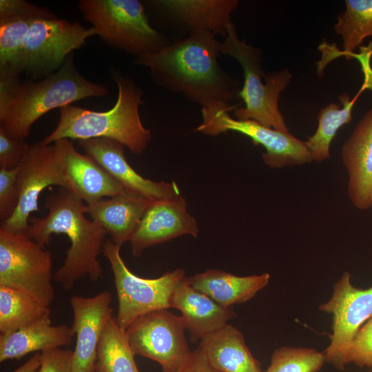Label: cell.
Returning <instances> with one entry per match:
<instances>
[{
  "label": "cell",
  "instance_id": "obj_3",
  "mask_svg": "<svg viewBox=\"0 0 372 372\" xmlns=\"http://www.w3.org/2000/svg\"><path fill=\"white\" fill-rule=\"evenodd\" d=\"M73 57L74 52L57 71L39 81L0 78V126L9 135L25 140L34 123L49 111L108 94L105 85L80 74Z\"/></svg>",
  "mask_w": 372,
  "mask_h": 372
},
{
  "label": "cell",
  "instance_id": "obj_25",
  "mask_svg": "<svg viewBox=\"0 0 372 372\" xmlns=\"http://www.w3.org/2000/svg\"><path fill=\"white\" fill-rule=\"evenodd\" d=\"M74 335L72 327L52 325V322H41L1 334L0 362L20 359L30 353L69 345Z\"/></svg>",
  "mask_w": 372,
  "mask_h": 372
},
{
  "label": "cell",
  "instance_id": "obj_26",
  "mask_svg": "<svg viewBox=\"0 0 372 372\" xmlns=\"http://www.w3.org/2000/svg\"><path fill=\"white\" fill-rule=\"evenodd\" d=\"M50 306L17 289L0 285V332L6 334L41 322H52Z\"/></svg>",
  "mask_w": 372,
  "mask_h": 372
},
{
  "label": "cell",
  "instance_id": "obj_21",
  "mask_svg": "<svg viewBox=\"0 0 372 372\" xmlns=\"http://www.w3.org/2000/svg\"><path fill=\"white\" fill-rule=\"evenodd\" d=\"M171 305L180 311L192 342L200 340L236 318L233 307H224L194 289L187 276L175 288Z\"/></svg>",
  "mask_w": 372,
  "mask_h": 372
},
{
  "label": "cell",
  "instance_id": "obj_13",
  "mask_svg": "<svg viewBox=\"0 0 372 372\" xmlns=\"http://www.w3.org/2000/svg\"><path fill=\"white\" fill-rule=\"evenodd\" d=\"M346 271L334 284L331 298L319 309L333 316L331 342L324 354L325 361L340 369L342 351L360 327L372 318V285L364 289L351 283Z\"/></svg>",
  "mask_w": 372,
  "mask_h": 372
},
{
  "label": "cell",
  "instance_id": "obj_17",
  "mask_svg": "<svg viewBox=\"0 0 372 372\" xmlns=\"http://www.w3.org/2000/svg\"><path fill=\"white\" fill-rule=\"evenodd\" d=\"M146 3L167 22L185 31L225 37L237 0H152Z\"/></svg>",
  "mask_w": 372,
  "mask_h": 372
},
{
  "label": "cell",
  "instance_id": "obj_23",
  "mask_svg": "<svg viewBox=\"0 0 372 372\" xmlns=\"http://www.w3.org/2000/svg\"><path fill=\"white\" fill-rule=\"evenodd\" d=\"M198 347L209 364L218 372H263L242 332L228 323L203 338Z\"/></svg>",
  "mask_w": 372,
  "mask_h": 372
},
{
  "label": "cell",
  "instance_id": "obj_15",
  "mask_svg": "<svg viewBox=\"0 0 372 372\" xmlns=\"http://www.w3.org/2000/svg\"><path fill=\"white\" fill-rule=\"evenodd\" d=\"M112 294L103 291L90 297L73 296L70 303L73 313L72 330L76 336L72 372H95L98 346L103 330L113 316Z\"/></svg>",
  "mask_w": 372,
  "mask_h": 372
},
{
  "label": "cell",
  "instance_id": "obj_9",
  "mask_svg": "<svg viewBox=\"0 0 372 372\" xmlns=\"http://www.w3.org/2000/svg\"><path fill=\"white\" fill-rule=\"evenodd\" d=\"M93 27L57 17L37 19L32 23L22 49L21 68L32 80L43 79L57 71L74 50L81 48L90 37Z\"/></svg>",
  "mask_w": 372,
  "mask_h": 372
},
{
  "label": "cell",
  "instance_id": "obj_33",
  "mask_svg": "<svg viewBox=\"0 0 372 372\" xmlns=\"http://www.w3.org/2000/svg\"><path fill=\"white\" fill-rule=\"evenodd\" d=\"M30 145L25 140L14 138L0 126V167L11 169L25 158Z\"/></svg>",
  "mask_w": 372,
  "mask_h": 372
},
{
  "label": "cell",
  "instance_id": "obj_36",
  "mask_svg": "<svg viewBox=\"0 0 372 372\" xmlns=\"http://www.w3.org/2000/svg\"><path fill=\"white\" fill-rule=\"evenodd\" d=\"M361 53L360 54H352L361 63L364 72V81L367 85L368 89L372 91V69L370 65V59L372 54V41L368 46H360Z\"/></svg>",
  "mask_w": 372,
  "mask_h": 372
},
{
  "label": "cell",
  "instance_id": "obj_20",
  "mask_svg": "<svg viewBox=\"0 0 372 372\" xmlns=\"http://www.w3.org/2000/svg\"><path fill=\"white\" fill-rule=\"evenodd\" d=\"M349 174L348 195L358 209L372 207V108L359 121L342 147Z\"/></svg>",
  "mask_w": 372,
  "mask_h": 372
},
{
  "label": "cell",
  "instance_id": "obj_14",
  "mask_svg": "<svg viewBox=\"0 0 372 372\" xmlns=\"http://www.w3.org/2000/svg\"><path fill=\"white\" fill-rule=\"evenodd\" d=\"M78 143L86 154L98 163L127 192L152 201L182 196L174 181H154L137 173L127 162L122 143L107 138L80 140Z\"/></svg>",
  "mask_w": 372,
  "mask_h": 372
},
{
  "label": "cell",
  "instance_id": "obj_5",
  "mask_svg": "<svg viewBox=\"0 0 372 372\" xmlns=\"http://www.w3.org/2000/svg\"><path fill=\"white\" fill-rule=\"evenodd\" d=\"M220 51L221 54L236 59L243 70L244 83L239 96L245 106L235 107V118L238 120H254L266 127L288 132L278 109V100L280 93L292 79L289 70L285 68L265 74L260 49L240 40L233 22L220 42Z\"/></svg>",
  "mask_w": 372,
  "mask_h": 372
},
{
  "label": "cell",
  "instance_id": "obj_2",
  "mask_svg": "<svg viewBox=\"0 0 372 372\" xmlns=\"http://www.w3.org/2000/svg\"><path fill=\"white\" fill-rule=\"evenodd\" d=\"M48 214L43 218L30 219L23 233L45 247L54 234H65L71 245L64 262L54 273L56 282L65 291L72 289L81 279L87 277L92 282L103 278V270L98 260L103 252L107 234L96 222L86 218V205L67 189L60 187L45 198Z\"/></svg>",
  "mask_w": 372,
  "mask_h": 372
},
{
  "label": "cell",
  "instance_id": "obj_32",
  "mask_svg": "<svg viewBox=\"0 0 372 372\" xmlns=\"http://www.w3.org/2000/svg\"><path fill=\"white\" fill-rule=\"evenodd\" d=\"M20 165L11 169L0 167L1 223L10 218L17 207L19 192L17 179L20 169Z\"/></svg>",
  "mask_w": 372,
  "mask_h": 372
},
{
  "label": "cell",
  "instance_id": "obj_12",
  "mask_svg": "<svg viewBox=\"0 0 372 372\" xmlns=\"http://www.w3.org/2000/svg\"><path fill=\"white\" fill-rule=\"evenodd\" d=\"M19 201L12 216L1 223V228L14 233H24L29 226L31 213L38 211L39 197L49 186L67 189L61 158L54 143L41 141L30 145L20 165L17 179Z\"/></svg>",
  "mask_w": 372,
  "mask_h": 372
},
{
  "label": "cell",
  "instance_id": "obj_8",
  "mask_svg": "<svg viewBox=\"0 0 372 372\" xmlns=\"http://www.w3.org/2000/svg\"><path fill=\"white\" fill-rule=\"evenodd\" d=\"M52 258L45 247L23 233L0 227V285L50 306L54 299Z\"/></svg>",
  "mask_w": 372,
  "mask_h": 372
},
{
  "label": "cell",
  "instance_id": "obj_16",
  "mask_svg": "<svg viewBox=\"0 0 372 372\" xmlns=\"http://www.w3.org/2000/svg\"><path fill=\"white\" fill-rule=\"evenodd\" d=\"M198 233L197 222L188 212L187 203L183 196L152 201L130 241L132 253L138 257L150 247L183 235L197 237Z\"/></svg>",
  "mask_w": 372,
  "mask_h": 372
},
{
  "label": "cell",
  "instance_id": "obj_37",
  "mask_svg": "<svg viewBox=\"0 0 372 372\" xmlns=\"http://www.w3.org/2000/svg\"><path fill=\"white\" fill-rule=\"evenodd\" d=\"M41 353H36L31 358L12 372H38L41 365Z\"/></svg>",
  "mask_w": 372,
  "mask_h": 372
},
{
  "label": "cell",
  "instance_id": "obj_30",
  "mask_svg": "<svg viewBox=\"0 0 372 372\" xmlns=\"http://www.w3.org/2000/svg\"><path fill=\"white\" fill-rule=\"evenodd\" d=\"M324 362V353L314 349L282 347L273 352L270 365L263 372H318Z\"/></svg>",
  "mask_w": 372,
  "mask_h": 372
},
{
  "label": "cell",
  "instance_id": "obj_24",
  "mask_svg": "<svg viewBox=\"0 0 372 372\" xmlns=\"http://www.w3.org/2000/svg\"><path fill=\"white\" fill-rule=\"evenodd\" d=\"M187 278L191 286L220 305L232 307L251 299L265 287L270 274L239 276L220 269H207Z\"/></svg>",
  "mask_w": 372,
  "mask_h": 372
},
{
  "label": "cell",
  "instance_id": "obj_22",
  "mask_svg": "<svg viewBox=\"0 0 372 372\" xmlns=\"http://www.w3.org/2000/svg\"><path fill=\"white\" fill-rule=\"evenodd\" d=\"M152 200L130 192L85 204L91 220L101 225L121 247L132 235Z\"/></svg>",
  "mask_w": 372,
  "mask_h": 372
},
{
  "label": "cell",
  "instance_id": "obj_10",
  "mask_svg": "<svg viewBox=\"0 0 372 372\" xmlns=\"http://www.w3.org/2000/svg\"><path fill=\"white\" fill-rule=\"evenodd\" d=\"M223 108H202V123L194 130L209 136L229 131L240 132L250 138L256 145L265 149L262 158L271 168H282L310 163L311 155L304 141L289 132L266 127L254 120H238Z\"/></svg>",
  "mask_w": 372,
  "mask_h": 372
},
{
  "label": "cell",
  "instance_id": "obj_4",
  "mask_svg": "<svg viewBox=\"0 0 372 372\" xmlns=\"http://www.w3.org/2000/svg\"><path fill=\"white\" fill-rule=\"evenodd\" d=\"M112 75L118 87L115 105L109 110L98 112L73 105L60 108V118L54 131L41 141L50 145L67 138L85 140L107 138L122 143L132 153L141 154L151 138L150 130L141 121L139 107L143 91L128 76L115 70Z\"/></svg>",
  "mask_w": 372,
  "mask_h": 372
},
{
  "label": "cell",
  "instance_id": "obj_31",
  "mask_svg": "<svg viewBox=\"0 0 372 372\" xmlns=\"http://www.w3.org/2000/svg\"><path fill=\"white\" fill-rule=\"evenodd\" d=\"M349 363L360 367L372 366V318L360 327L342 351L339 370H344Z\"/></svg>",
  "mask_w": 372,
  "mask_h": 372
},
{
  "label": "cell",
  "instance_id": "obj_18",
  "mask_svg": "<svg viewBox=\"0 0 372 372\" xmlns=\"http://www.w3.org/2000/svg\"><path fill=\"white\" fill-rule=\"evenodd\" d=\"M54 143L59 153L67 190L86 204L126 192L98 163L80 154L72 140L63 138Z\"/></svg>",
  "mask_w": 372,
  "mask_h": 372
},
{
  "label": "cell",
  "instance_id": "obj_35",
  "mask_svg": "<svg viewBox=\"0 0 372 372\" xmlns=\"http://www.w3.org/2000/svg\"><path fill=\"white\" fill-rule=\"evenodd\" d=\"M164 372H218L209 363L202 349L198 347L177 369Z\"/></svg>",
  "mask_w": 372,
  "mask_h": 372
},
{
  "label": "cell",
  "instance_id": "obj_11",
  "mask_svg": "<svg viewBox=\"0 0 372 372\" xmlns=\"http://www.w3.org/2000/svg\"><path fill=\"white\" fill-rule=\"evenodd\" d=\"M185 329L180 316L163 309L139 316L125 331L133 353L157 362L164 372L177 369L191 354Z\"/></svg>",
  "mask_w": 372,
  "mask_h": 372
},
{
  "label": "cell",
  "instance_id": "obj_34",
  "mask_svg": "<svg viewBox=\"0 0 372 372\" xmlns=\"http://www.w3.org/2000/svg\"><path fill=\"white\" fill-rule=\"evenodd\" d=\"M73 351L61 348L41 353V365L38 372H72Z\"/></svg>",
  "mask_w": 372,
  "mask_h": 372
},
{
  "label": "cell",
  "instance_id": "obj_1",
  "mask_svg": "<svg viewBox=\"0 0 372 372\" xmlns=\"http://www.w3.org/2000/svg\"><path fill=\"white\" fill-rule=\"evenodd\" d=\"M220 42L209 32L197 31L169 43L158 51L136 58L147 67L153 80L164 89L182 94L202 108L229 111L240 99V82L220 65Z\"/></svg>",
  "mask_w": 372,
  "mask_h": 372
},
{
  "label": "cell",
  "instance_id": "obj_29",
  "mask_svg": "<svg viewBox=\"0 0 372 372\" xmlns=\"http://www.w3.org/2000/svg\"><path fill=\"white\" fill-rule=\"evenodd\" d=\"M334 30L342 37L343 54L349 59L364 39L372 37V0H346Z\"/></svg>",
  "mask_w": 372,
  "mask_h": 372
},
{
  "label": "cell",
  "instance_id": "obj_28",
  "mask_svg": "<svg viewBox=\"0 0 372 372\" xmlns=\"http://www.w3.org/2000/svg\"><path fill=\"white\" fill-rule=\"evenodd\" d=\"M135 354L127 340L126 331L113 316L107 322L98 346L95 371L139 372Z\"/></svg>",
  "mask_w": 372,
  "mask_h": 372
},
{
  "label": "cell",
  "instance_id": "obj_7",
  "mask_svg": "<svg viewBox=\"0 0 372 372\" xmlns=\"http://www.w3.org/2000/svg\"><path fill=\"white\" fill-rule=\"evenodd\" d=\"M120 249V247L108 238L104 242L103 253L114 275L118 299L116 320L118 325L126 330L143 314L172 308L173 292L186 276L184 269H176L156 278L139 277L127 268Z\"/></svg>",
  "mask_w": 372,
  "mask_h": 372
},
{
  "label": "cell",
  "instance_id": "obj_27",
  "mask_svg": "<svg viewBox=\"0 0 372 372\" xmlns=\"http://www.w3.org/2000/svg\"><path fill=\"white\" fill-rule=\"evenodd\" d=\"M366 89H368V87L363 82L352 99L347 93L340 95L339 100L342 105V108L340 105L331 103L320 110L315 133L304 141L313 161L320 163L330 158V145L333 138L341 127L351 122L353 107L361 93Z\"/></svg>",
  "mask_w": 372,
  "mask_h": 372
},
{
  "label": "cell",
  "instance_id": "obj_6",
  "mask_svg": "<svg viewBox=\"0 0 372 372\" xmlns=\"http://www.w3.org/2000/svg\"><path fill=\"white\" fill-rule=\"evenodd\" d=\"M78 6L103 42L136 58L154 53L169 43L150 25L140 1L81 0Z\"/></svg>",
  "mask_w": 372,
  "mask_h": 372
},
{
  "label": "cell",
  "instance_id": "obj_38",
  "mask_svg": "<svg viewBox=\"0 0 372 372\" xmlns=\"http://www.w3.org/2000/svg\"><path fill=\"white\" fill-rule=\"evenodd\" d=\"M95 372H99V371H95Z\"/></svg>",
  "mask_w": 372,
  "mask_h": 372
},
{
  "label": "cell",
  "instance_id": "obj_19",
  "mask_svg": "<svg viewBox=\"0 0 372 372\" xmlns=\"http://www.w3.org/2000/svg\"><path fill=\"white\" fill-rule=\"evenodd\" d=\"M56 17L25 0L0 1V78L19 76L25 39L34 21Z\"/></svg>",
  "mask_w": 372,
  "mask_h": 372
}]
</instances>
